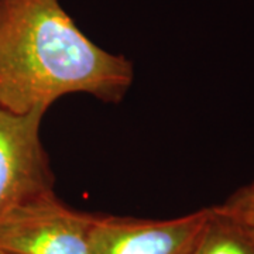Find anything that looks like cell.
Instances as JSON below:
<instances>
[{
    "mask_svg": "<svg viewBox=\"0 0 254 254\" xmlns=\"http://www.w3.org/2000/svg\"><path fill=\"white\" fill-rule=\"evenodd\" d=\"M131 61L93 43L60 0H0V109L44 112L66 95L125 99Z\"/></svg>",
    "mask_w": 254,
    "mask_h": 254,
    "instance_id": "cell-1",
    "label": "cell"
},
{
    "mask_svg": "<svg viewBox=\"0 0 254 254\" xmlns=\"http://www.w3.org/2000/svg\"><path fill=\"white\" fill-rule=\"evenodd\" d=\"M95 220L96 215L47 193L0 216V249L11 254H91Z\"/></svg>",
    "mask_w": 254,
    "mask_h": 254,
    "instance_id": "cell-2",
    "label": "cell"
},
{
    "mask_svg": "<svg viewBox=\"0 0 254 254\" xmlns=\"http://www.w3.org/2000/svg\"><path fill=\"white\" fill-rule=\"evenodd\" d=\"M44 115L0 109V216L54 192V173L40 136Z\"/></svg>",
    "mask_w": 254,
    "mask_h": 254,
    "instance_id": "cell-3",
    "label": "cell"
},
{
    "mask_svg": "<svg viewBox=\"0 0 254 254\" xmlns=\"http://www.w3.org/2000/svg\"><path fill=\"white\" fill-rule=\"evenodd\" d=\"M206 216L208 208L165 220L96 215L91 254H190Z\"/></svg>",
    "mask_w": 254,
    "mask_h": 254,
    "instance_id": "cell-4",
    "label": "cell"
},
{
    "mask_svg": "<svg viewBox=\"0 0 254 254\" xmlns=\"http://www.w3.org/2000/svg\"><path fill=\"white\" fill-rule=\"evenodd\" d=\"M190 254H254V229L210 206Z\"/></svg>",
    "mask_w": 254,
    "mask_h": 254,
    "instance_id": "cell-5",
    "label": "cell"
},
{
    "mask_svg": "<svg viewBox=\"0 0 254 254\" xmlns=\"http://www.w3.org/2000/svg\"><path fill=\"white\" fill-rule=\"evenodd\" d=\"M216 206L254 229V180L235 190L225 202Z\"/></svg>",
    "mask_w": 254,
    "mask_h": 254,
    "instance_id": "cell-6",
    "label": "cell"
},
{
    "mask_svg": "<svg viewBox=\"0 0 254 254\" xmlns=\"http://www.w3.org/2000/svg\"><path fill=\"white\" fill-rule=\"evenodd\" d=\"M0 254H11V253H9V252H4V250H1V249H0Z\"/></svg>",
    "mask_w": 254,
    "mask_h": 254,
    "instance_id": "cell-7",
    "label": "cell"
}]
</instances>
